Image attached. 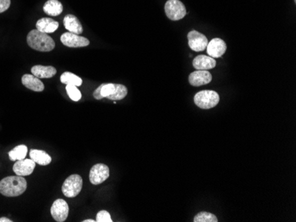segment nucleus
<instances>
[{
	"mask_svg": "<svg viewBox=\"0 0 296 222\" xmlns=\"http://www.w3.org/2000/svg\"><path fill=\"white\" fill-rule=\"evenodd\" d=\"M27 189V182L23 176H8L0 182V193L5 197H18Z\"/></svg>",
	"mask_w": 296,
	"mask_h": 222,
	"instance_id": "f257e3e1",
	"label": "nucleus"
},
{
	"mask_svg": "<svg viewBox=\"0 0 296 222\" xmlns=\"http://www.w3.org/2000/svg\"><path fill=\"white\" fill-rule=\"evenodd\" d=\"M27 42L29 47L38 52H51L55 47V43L52 37L37 29L28 33Z\"/></svg>",
	"mask_w": 296,
	"mask_h": 222,
	"instance_id": "f03ea898",
	"label": "nucleus"
},
{
	"mask_svg": "<svg viewBox=\"0 0 296 222\" xmlns=\"http://www.w3.org/2000/svg\"><path fill=\"white\" fill-rule=\"evenodd\" d=\"M220 97L214 90H202L194 96L195 105L201 109H210L218 105Z\"/></svg>",
	"mask_w": 296,
	"mask_h": 222,
	"instance_id": "7ed1b4c3",
	"label": "nucleus"
},
{
	"mask_svg": "<svg viewBox=\"0 0 296 222\" xmlns=\"http://www.w3.org/2000/svg\"><path fill=\"white\" fill-rule=\"evenodd\" d=\"M83 188V178L78 174L68 176L62 185V192L67 198H76Z\"/></svg>",
	"mask_w": 296,
	"mask_h": 222,
	"instance_id": "20e7f679",
	"label": "nucleus"
},
{
	"mask_svg": "<svg viewBox=\"0 0 296 222\" xmlns=\"http://www.w3.org/2000/svg\"><path fill=\"white\" fill-rule=\"evenodd\" d=\"M165 13L169 20H179L186 15V9L180 0H168L165 4Z\"/></svg>",
	"mask_w": 296,
	"mask_h": 222,
	"instance_id": "39448f33",
	"label": "nucleus"
},
{
	"mask_svg": "<svg viewBox=\"0 0 296 222\" xmlns=\"http://www.w3.org/2000/svg\"><path fill=\"white\" fill-rule=\"evenodd\" d=\"M189 47L194 52H203L208 44V38L205 35L196 30H192L187 35Z\"/></svg>",
	"mask_w": 296,
	"mask_h": 222,
	"instance_id": "423d86ee",
	"label": "nucleus"
},
{
	"mask_svg": "<svg viewBox=\"0 0 296 222\" xmlns=\"http://www.w3.org/2000/svg\"><path fill=\"white\" fill-rule=\"evenodd\" d=\"M109 177V167L105 164H96L90 171V182L93 185H99Z\"/></svg>",
	"mask_w": 296,
	"mask_h": 222,
	"instance_id": "0eeeda50",
	"label": "nucleus"
},
{
	"mask_svg": "<svg viewBox=\"0 0 296 222\" xmlns=\"http://www.w3.org/2000/svg\"><path fill=\"white\" fill-rule=\"evenodd\" d=\"M60 41L63 45L70 47V48H78V47H85L90 45V41L84 37H80L74 33H64L60 37Z\"/></svg>",
	"mask_w": 296,
	"mask_h": 222,
	"instance_id": "6e6552de",
	"label": "nucleus"
},
{
	"mask_svg": "<svg viewBox=\"0 0 296 222\" xmlns=\"http://www.w3.org/2000/svg\"><path fill=\"white\" fill-rule=\"evenodd\" d=\"M69 212L68 203L64 199H57L51 207L52 218L56 222H63L67 220Z\"/></svg>",
	"mask_w": 296,
	"mask_h": 222,
	"instance_id": "1a4fd4ad",
	"label": "nucleus"
},
{
	"mask_svg": "<svg viewBox=\"0 0 296 222\" xmlns=\"http://www.w3.org/2000/svg\"><path fill=\"white\" fill-rule=\"evenodd\" d=\"M36 167V163L31 158H24L18 161L13 165L12 170L16 175L19 176H28L33 173Z\"/></svg>",
	"mask_w": 296,
	"mask_h": 222,
	"instance_id": "9d476101",
	"label": "nucleus"
},
{
	"mask_svg": "<svg viewBox=\"0 0 296 222\" xmlns=\"http://www.w3.org/2000/svg\"><path fill=\"white\" fill-rule=\"evenodd\" d=\"M212 81V75L208 70H196L190 74L189 82L192 86L200 87L206 85Z\"/></svg>",
	"mask_w": 296,
	"mask_h": 222,
	"instance_id": "9b49d317",
	"label": "nucleus"
},
{
	"mask_svg": "<svg viewBox=\"0 0 296 222\" xmlns=\"http://www.w3.org/2000/svg\"><path fill=\"white\" fill-rule=\"evenodd\" d=\"M207 53L208 56L212 58H220L223 56L226 52V44L223 39L221 38H214L210 41L207 45Z\"/></svg>",
	"mask_w": 296,
	"mask_h": 222,
	"instance_id": "f8f14e48",
	"label": "nucleus"
},
{
	"mask_svg": "<svg viewBox=\"0 0 296 222\" xmlns=\"http://www.w3.org/2000/svg\"><path fill=\"white\" fill-rule=\"evenodd\" d=\"M216 65V60L212 57L206 55L197 56L192 61V66L196 70H209L214 69Z\"/></svg>",
	"mask_w": 296,
	"mask_h": 222,
	"instance_id": "ddd939ff",
	"label": "nucleus"
},
{
	"mask_svg": "<svg viewBox=\"0 0 296 222\" xmlns=\"http://www.w3.org/2000/svg\"><path fill=\"white\" fill-rule=\"evenodd\" d=\"M21 82L26 88L31 89L33 91L41 92L44 89V83L39 80V78H37L33 74H24L21 78Z\"/></svg>",
	"mask_w": 296,
	"mask_h": 222,
	"instance_id": "4468645a",
	"label": "nucleus"
},
{
	"mask_svg": "<svg viewBox=\"0 0 296 222\" xmlns=\"http://www.w3.org/2000/svg\"><path fill=\"white\" fill-rule=\"evenodd\" d=\"M63 24L66 29H68V32L74 33L76 35H80L83 33V26L79 20L73 14H68L65 16Z\"/></svg>",
	"mask_w": 296,
	"mask_h": 222,
	"instance_id": "2eb2a0df",
	"label": "nucleus"
},
{
	"mask_svg": "<svg viewBox=\"0 0 296 222\" xmlns=\"http://www.w3.org/2000/svg\"><path fill=\"white\" fill-rule=\"evenodd\" d=\"M36 27V29L41 32L50 34L56 31L59 28V22L51 18H42L40 20H37Z\"/></svg>",
	"mask_w": 296,
	"mask_h": 222,
	"instance_id": "dca6fc26",
	"label": "nucleus"
},
{
	"mask_svg": "<svg viewBox=\"0 0 296 222\" xmlns=\"http://www.w3.org/2000/svg\"><path fill=\"white\" fill-rule=\"evenodd\" d=\"M31 73L33 75L44 79V78H52L57 73V70L55 68L52 66H39L36 65L31 69Z\"/></svg>",
	"mask_w": 296,
	"mask_h": 222,
	"instance_id": "f3484780",
	"label": "nucleus"
},
{
	"mask_svg": "<svg viewBox=\"0 0 296 222\" xmlns=\"http://www.w3.org/2000/svg\"><path fill=\"white\" fill-rule=\"evenodd\" d=\"M29 157L36 164L41 166H46L52 162V157H50V155L41 149H31L29 151Z\"/></svg>",
	"mask_w": 296,
	"mask_h": 222,
	"instance_id": "a211bd4d",
	"label": "nucleus"
},
{
	"mask_svg": "<svg viewBox=\"0 0 296 222\" xmlns=\"http://www.w3.org/2000/svg\"><path fill=\"white\" fill-rule=\"evenodd\" d=\"M43 9L48 15L58 16L63 11V5L58 0H48L45 2Z\"/></svg>",
	"mask_w": 296,
	"mask_h": 222,
	"instance_id": "6ab92c4d",
	"label": "nucleus"
},
{
	"mask_svg": "<svg viewBox=\"0 0 296 222\" xmlns=\"http://www.w3.org/2000/svg\"><path fill=\"white\" fill-rule=\"evenodd\" d=\"M27 153H28V147L21 145V146H16L14 149L9 151V158L12 161L21 160V159H24L25 157L27 156Z\"/></svg>",
	"mask_w": 296,
	"mask_h": 222,
	"instance_id": "aec40b11",
	"label": "nucleus"
},
{
	"mask_svg": "<svg viewBox=\"0 0 296 222\" xmlns=\"http://www.w3.org/2000/svg\"><path fill=\"white\" fill-rule=\"evenodd\" d=\"M60 81L66 85H75L79 87L83 83V80L80 77L77 76L70 72H64L60 76Z\"/></svg>",
	"mask_w": 296,
	"mask_h": 222,
	"instance_id": "412c9836",
	"label": "nucleus"
},
{
	"mask_svg": "<svg viewBox=\"0 0 296 222\" xmlns=\"http://www.w3.org/2000/svg\"><path fill=\"white\" fill-rule=\"evenodd\" d=\"M128 94V89L123 84H116V89L115 91L108 97V99L110 100H122L124 97L127 96Z\"/></svg>",
	"mask_w": 296,
	"mask_h": 222,
	"instance_id": "4be33fe9",
	"label": "nucleus"
},
{
	"mask_svg": "<svg viewBox=\"0 0 296 222\" xmlns=\"http://www.w3.org/2000/svg\"><path fill=\"white\" fill-rule=\"evenodd\" d=\"M194 222H217L218 220L216 218L215 214L207 213V212H201L197 214L193 219Z\"/></svg>",
	"mask_w": 296,
	"mask_h": 222,
	"instance_id": "5701e85b",
	"label": "nucleus"
},
{
	"mask_svg": "<svg viewBox=\"0 0 296 222\" xmlns=\"http://www.w3.org/2000/svg\"><path fill=\"white\" fill-rule=\"evenodd\" d=\"M66 90L68 93V97L71 98L73 101H79L82 97L80 90L75 85H67Z\"/></svg>",
	"mask_w": 296,
	"mask_h": 222,
	"instance_id": "b1692460",
	"label": "nucleus"
},
{
	"mask_svg": "<svg viewBox=\"0 0 296 222\" xmlns=\"http://www.w3.org/2000/svg\"><path fill=\"white\" fill-rule=\"evenodd\" d=\"M116 89V84L114 83H107V84H101V89H100V96L102 98L108 97L115 91Z\"/></svg>",
	"mask_w": 296,
	"mask_h": 222,
	"instance_id": "393cba45",
	"label": "nucleus"
},
{
	"mask_svg": "<svg viewBox=\"0 0 296 222\" xmlns=\"http://www.w3.org/2000/svg\"><path fill=\"white\" fill-rule=\"evenodd\" d=\"M96 222H112V218L110 214L107 211H100L97 214Z\"/></svg>",
	"mask_w": 296,
	"mask_h": 222,
	"instance_id": "a878e982",
	"label": "nucleus"
},
{
	"mask_svg": "<svg viewBox=\"0 0 296 222\" xmlns=\"http://www.w3.org/2000/svg\"><path fill=\"white\" fill-rule=\"evenodd\" d=\"M11 0H0V12H4L9 8Z\"/></svg>",
	"mask_w": 296,
	"mask_h": 222,
	"instance_id": "bb28decb",
	"label": "nucleus"
},
{
	"mask_svg": "<svg viewBox=\"0 0 296 222\" xmlns=\"http://www.w3.org/2000/svg\"><path fill=\"white\" fill-rule=\"evenodd\" d=\"M100 89H101V85L99 86L98 88H97L95 90H94V92H93V97L94 98H96L98 100H100V99H102V97L100 96Z\"/></svg>",
	"mask_w": 296,
	"mask_h": 222,
	"instance_id": "cd10ccee",
	"label": "nucleus"
},
{
	"mask_svg": "<svg viewBox=\"0 0 296 222\" xmlns=\"http://www.w3.org/2000/svg\"><path fill=\"white\" fill-rule=\"evenodd\" d=\"M12 221L9 220L8 218H5V217H2L0 218V222H12Z\"/></svg>",
	"mask_w": 296,
	"mask_h": 222,
	"instance_id": "c85d7f7f",
	"label": "nucleus"
},
{
	"mask_svg": "<svg viewBox=\"0 0 296 222\" xmlns=\"http://www.w3.org/2000/svg\"><path fill=\"white\" fill-rule=\"evenodd\" d=\"M84 222H95L96 221H93V220H85V221H83Z\"/></svg>",
	"mask_w": 296,
	"mask_h": 222,
	"instance_id": "c756f323",
	"label": "nucleus"
},
{
	"mask_svg": "<svg viewBox=\"0 0 296 222\" xmlns=\"http://www.w3.org/2000/svg\"><path fill=\"white\" fill-rule=\"evenodd\" d=\"M295 2H296V0H295Z\"/></svg>",
	"mask_w": 296,
	"mask_h": 222,
	"instance_id": "7c9ffc66",
	"label": "nucleus"
}]
</instances>
